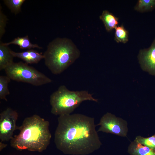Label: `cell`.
Returning <instances> with one entry per match:
<instances>
[{"label":"cell","mask_w":155,"mask_h":155,"mask_svg":"<svg viewBox=\"0 0 155 155\" xmlns=\"http://www.w3.org/2000/svg\"><path fill=\"white\" fill-rule=\"evenodd\" d=\"M99 17L103 22L107 31L110 32L117 26L118 18L108 11H103Z\"/></svg>","instance_id":"12"},{"label":"cell","mask_w":155,"mask_h":155,"mask_svg":"<svg viewBox=\"0 0 155 155\" xmlns=\"http://www.w3.org/2000/svg\"><path fill=\"white\" fill-rule=\"evenodd\" d=\"M0 12V38H1L5 32L7 18L1 10Z\"/></svg>","instance_id":"19"},{"label":"cell","mask_w":155,"mask_h":155,"mask_svg":"<svg viewBox=\"0 0 155 155\" xmlns=\"http://www.w3.org/2000/svg\"><path fill=\"white\" fill-rule=\"evenodd\" d=\"M18 117V112L8 107L0 113V140L1 142L10 140L14 131L18 129L16 123Z\"/></svg>","instance_id":"7"},{"label":"cell","mask_w":155,"mask_h":155,"mask_svg":"<svg viewBox=\"0 0 155 155\" xmlns=\"http://www.w3.org/2000/svg\"><path fill=\"white\" fill-rule=\"evenodd\" d=\"M11 79L7 75L0 76V98L7 101L6 96L10 93L8 88Z\"/></svg>","instance_id":"14"},{"label":"cell","mask_w":155,"mask_h":155,"mask_svg":"<svg viewBox=\"0 0 155 155\" xmlns=\"http://www.w3.org/2000/svg\"><path fill=\"white\" fill-rule=\"evenodd\" d=\"M94 118L75 113L59 116L54 134L56 147L65 154H86L98 149L102 143Z\"/></svg>","instance_id":"1"},{"label":"cell","mask_w":155,"mask_h":155,"mask_svg":"<svg viewBox=\"0 0 155 155\" xmlns=\"http://www.w3.org/2000/svg\"><path fill=\"white\" fill-rule=\"evenodd\" d=\"M2 43L3 45L7 46L11 44L18 45L21 49H30L35 48L40 49L42 48L37 44L32 43L27 35L23 37H18L8 42H2Z\"/></svg>","instance_id":"13"},{"label":"cell","mask_w":155,"mask_h":155,"mask_svg":"<svg viewBox=\"0 0 155 155\" xmlns=\"http://www.w3.org/2000/svg\"><path fill=\"white\" fill-rule=\"evenodd\" d=\"M87 100L98 102L87 91H71L65 85H61L50 96L51 113L59 116L70 114L83 102Z\"/></svg>","instance_id":"4"},{"label":"cell","mask_w":155,"mask_h":155,"mask_svg":"<svg viewBox=\"0 0 155 155\" xmlns=\"http://www.w3.org/2000/svg\"><path fill=\"white\" fill-rule=\"evenodd\" d=\"M6 146V144L3 142H0V150L1 151Z\"/></svg>","instance_id":"20"},{"label":"cell","mask_w":155,"mask_h":155,"mask_svg":"<svg viewBox=\"0 0 155 155\" xmlns=\"http://www.w3.org/2000/svg\"><path fill=\"white\" fill-rule=\"evenodd\" d=\"M137 58L142 70L155 76V38L149 48L140 50Z\"/></svg>","instance_id":"8"},{"label":"cell","mask_w":155,"mask_h":155,"mask_svg":"<svg viewBox=\"0 0 155 155\" xmlns=\"http://www.w3.org/2000/svg\"><path fill=\"white\" fill-rule=\"evenodd\" d=\"M25 1V0H5L3 1L11 11L16 14L21 11L22 6Z\"/></svg>","instance_id":"17"},{"label":"cell","mask_w":155,"mask_h":155,"mask_svg":"<svg viewBox=\"0 0 155 155\" xmlns=\"http://www.w3.org/2000/svg\"><path fill=\"white\" fill-rule=\"evenodd\" d=\"M115 40L117 42L126 43L128 41V32L123 25L115 28Z\"/></svg>","instance_id":"16"},{"label":"cell","mask_w":155,"mask_h":155,"mask_svg":"<svg viewBox=\"0 0 155 155\" xmlns=\"http://www.w3.org/2000/svg\"><path fill=\"white\" fill-rule=\"evenodd\" d=\"M128 152L130 155H155V150L134 141L129 145Z\"/></svg>","instance_id":"11"},{"label":"cell","mask_w":155,"mask_h":155,"mask_svg":"<svg viewBox=\"0 0 155 155\" xmlns=\"http://www.w3.org/2000/svg\"><path fill=\"white\" fill-rule=\"evenodd\" d=\"M11 50L8 46L3 45L0 41V70H5L12 64L13 56L11 52Z\"/></svg>","instance_id":"10"},{"label":"cell","mask_w":155,"mask_h":155,"mask_svg":"<svg viewBox=\"0 0 155 155\" xmlns=\"http://www.w3.org/2000/svg\"><path fill=\"white\" fill-rule=\"evenodd\" d=\"M126 121L107 112L101 118L97 126H99L97 132L102 131L125 137L128 131Z\"/></svg>","instance_id":"6"},{"label":"cell","mask_w":155,"mask_h":155,"mask_svg":"<svg viewBox=\"0 0 155 155\" xmlns=\"http://www.w3.org/2000/svg\"><path fill=\"white\" fill-rule=\"evenodd\" d=\"M155 7V0H139L134 7L140 12L149 11Z\"/></svg>","instance_id":"15"},{"label":"cell","mask_w":155,"mask_h":155,"mask_svg":"<svg viewBox=\"0 0 155 155\" xmlns=\"http://www.w3.org/2000/svg\"><path fill=\"white\" fill-rule=\"evenodd\" d=\"M43 55L46 67L52 73L58 75L79 57L80 52L70 39L57 38L49 43Z\"/></svg>","instance_id":"3"},{"label":"cell","mask_w":155,"mask_h":155,"mask_svg":"<svg viewBox=\"0 0 155 155\" xmlns=\"http://www.w3.org/2000/svg\"><path fill=\"white\" fill-rule=\"evenodd\" d=\"M11 52L14 57L21 59L28 64L37 63L44 59L43 55L33 49L20 52H15L11 50Z\"/></svg>","instance_id":"9"},{"label":"cell","mask_w":155,"mask_h":155,"mask_svg":"<svg viewBox=\"0 0 155 155\" xmlns=\"http://www.w3.org/2000/svg\"><path fill=\"white\" fill-rule=\"evenodd\" d=\"M6 75L11 80L40 86L52 82L44 73L22 62H13L5 70Z\"/></svg>","instance_id":"5"},{"label":"cell","mask_w":155,"mask_h":155,"mask_svg":"<svg viewBox=\"0 0 155 155\" xmlns=\"http://www.w3.org/2000/svg\"><path fill=\"white\" fill-rule=\"evenodd\" d=\"M134 141L155 150V134L147 137L138 136Z\"/></svg>","instance_id":"18"},{"label":"cell","mask_w":155,"mask_h":155,"mask_svg":"<svg viewBox=\"0 0 155 155\" xmlns=\"http://www.w3.org/2000/svg\"><path fill=\"white\" fill-rule=\"evenodd\" d=\"M49 124L48 121L36 114L26 117L18 127L19 133L10 140L11 146L20 151H43L51 138Z\"/></svg>","instance_id":"2"}]
</instances>
